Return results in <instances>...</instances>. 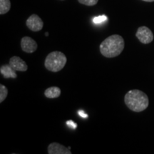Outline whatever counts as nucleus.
I'll return each instance as SVG.
<instances>
[{"mask_svg": "<svg viewBox=\"0 0 154 154\" xmlns=\"http://www.w3.org/2000/svg\"><path fill=\"white\" fill-rule=\"evenodd\" d=\"M124 40L118 34H113L107 37L100 44V52L106 58L118 57L124 49Z\"/></svg>", "mask_w": 154, "mask_h": 154, "instance_id": "obj_1", "label": "nucleus"}, {"mask_svg": "<svg viewBox=\"0 0 154 154\" xmlns=\"http://www.w3.org/2000/svg\"><path fill=\"white\" fill-rule=\"evenodd\" d=\"M124 102L130 110L141 112L149 106V99L144 92L138 89H133L125 95Z\"/></svg>", "mask_w": 154, "mask_h": 154, "instance_id": "obj_2", "label": "nucleus"}, {"mask_svg": "<svg viewBox=\"0 0 154 154\" xmlns=\"http://www.w3.org/2000/svg\"><path fill=\"white\" fill-rule=\"evenodd\" d=\"M67 59L61 51H53L47 55L44 61V66L47 70L52 72H60L65 65Z\"/></svg>", "mask_w": 154, "mask_h": 154, "instance_id": "obj_3", "label": "nucleus"}, {"mask_svg": "<svg viewBox=\"0 0 154 154\" xmlns=\"http://www.w3.org/2000/svg\"><path fill=\"white\" fill-rule=\"evenodd\" d=\"M136 36L138 38L140 43L144 44H148L153 42V34L151 30L147 26H140L136 32Z\"/></svg>", "mask_w": 154, "mask_h": 154, "instance_id": "obj_4", "label": "nucleus"}, {"mask_svg": "<svg viewBox=\"0 0 154 154\" xmlns=\"http://www.w3.org/2000/svg\"><path fill=\"white\" fill-rule=\"evenodd\" d=\"M26 25L32 32H38L43 28L44 22L38 15L32 14L27 19Z\"/></svg>", "mask_w": 154, "mask_h": 154, "instance_id": "obj_5", "label": "nucleus"}, {"mask_svg": "<svg viewBox=\"0 0 154 154\" xmlns=\"http://www.w3.org/2000/svg\"><path fill=\"white\" fill-rule=\"evenodd\" d=\"M37 43L29 36H24L21 40V47L26 53H33L37 49Z\"/></svg>", "mask_w": 154, "mask_h": 154, "instance_id": "obj_6", "label": "nucleus"}, {"mask_svg": "<svg viewBox=\"0 0 154 154\" xmlns=\"http://www.w3.org/2000/svg\"><path fill=\"white\" fill-rule=\"evenodd\" d=\"M9 64L14 69L16 72H26L28 66L24 60L19 57H12L9 60Z\"/></svg>", "mask_w": 154, "mask_h": 154, "instance_id": "obj_7", "label": "nucleus"}, {"mask_svg": "<svg viewBox=\"0 0 154 154\" xmlns=\"http://www.w3.org/2000/svg\"><path fill=\"white\" fill-rule=\"evenodd\" d=\"M49 154H72L71 150L59 143H51L48 146Z\"/></svg>", "mask_w": 154, "mask_h": 154, "instance_id": "obj_8", "label": "nucleus"}, {"mask_svg": "<svg viewBox=\"0 0 154 154\" xmlns=\"http://www.w3.org/2000/svg\"><path fill=\"white\" fill-rule=\"evenodd\" d=\"M0 73L5 79H16L17 77L16 71L9 64L2 66L1 68H0Z\"/></svg>", "mask_w": 154, "mask_h": 154, "instance_id": "obj_9", "label": "nucleus"}, {"mask_svg": "<svg viewBox=\"0 0 154 154\" xmlns=\"http://www.w3.org/2000/svg\"><path fill=\"white\" fill-rule=\"evenodd\" d=\"M61 89L57 86H51L47 88L44 91V95L48 99H56L61 95Z\"/></svg>", "mask_w": 154, "mask_h": 154, "instance_id": "obj_10", "label": "nucleus"}, {"mask_svg": "<svg viewBox=\"0 0 154 154\" xmlns=\"http://www.w3.org/2000/svg\"><path fill=\"white\" fill-rule=\"evenodd\" d=\"M11 9L10 0H0V14H7Z\"/></svg>", "mask_w": 154, "mask_h": 154, "instance_id": "obj_11", "label": "nucleus"}, {"mask_svg": "<svg viewBox=\"0 0 154 154\" xmlns=\"http://www.w3.org/2000/svg\"><path fill=\"white\" fill-rule=\"evenodd\" d=\"M8 95V89L3 84H0V103L2 102L6 99Z\"/></svg>", "mask_w": 154, "mask_h": 154, "instance_id": "obj_12", "label": "nucleus"}, {"mask_svg": "<svg viewBox=\"0 0 154 154\" xmlns=\"http://www.w3.org/2000/svg\"><path fill=\"white\" fill-rule=\"evenodd\" d=\"M80 4L86 6H94L98 3L99 0H78Z\"/></svg>", "mask_w": 154, "mask_h": 154, "instance_id": "obj_13", "label": "nucleus"}, {"mask_svg": "<svg viewBox=\"0 0 154 154\" xmlns=\"http://www.w3.org/2000/svg\"><path fill=\"white\" fill-rule=\"evenodd\" d=\"M107 20V17L105 15H101V16L96 17L94 18V23H95L96 24H99L101 23L104 22L105 21Z\"/></svg>", "mask_w": 154, "mask_h": 154, "instance_id": "obj_14", "label": "nucleus"}, {"mask_svg": "<svg viewBox=\"0 0 154 154\" xmlns=\"http://www.w3.org/2000/svg\"><path fill=\"white\" fill-rule=\"evenodd\" d=\"M66 124L69 128H72L73 129H75V128H77V124L76 123H74L73 121H67Z\"/></svg>", "mask_w": 154, "mask_h": 154, "instance_id": "obj_15", "label": "nucleus"}, {"mask_svg": "<svg viewBox=\"0 0 154 154\" xmlns=\"http://www.w3.org/2000/svg\"><path fill=\"white\" fill-rule=\"evenodd\" d=\"M78 113H79V115L81 117H82V118H86V117H88V115L86 114V113H84V111H79L78 112Z\"/></svg>", "mask_w": 154, "mask_h": 154, "instance_id": "obj_16", "label": "nucleus"}, {"mask_svg": "<svg viewBox=\"0 0 154 154\" xmlns=\"http://www.w3.org/2000/svg\"><path fill=\"white\" fill-rule=\"evenodd\" d=\"M144 2H154V0H143Z\"/></svg>", "mask_w": 154, "mask_h": 154, "instance_id": "obj_17", "label": "nucleus"}, {"mask_svg": "<svg viewBox=\"0 0 154 154\" xmlns=\"http://www.w3.org/2000/svg\"><path fill=\"white\" fill-rule=\"evenodd\" d=\"M45 35H46V36H48V35H49V33H47H47L45 34Z\"/></svg>", "mask_w": 154, "mask_h": 154, "instance_id": "obj_18", "label": "nucleus"}, {"mask_svg": "<svg viewBox=\"0 0 154 154\" xmlns=\"http://www.w3.org/2000/svg\"><path fill=\"white\" fill-rule=\"evenodd\" d=\"M68 149H69V150H71V147H70V146H69V147H68Z\"/></svg>", "mask_w": 154, "mask_h": 154, "instance_id": "obj_19", "label": "nucleus"}]
</instances>
